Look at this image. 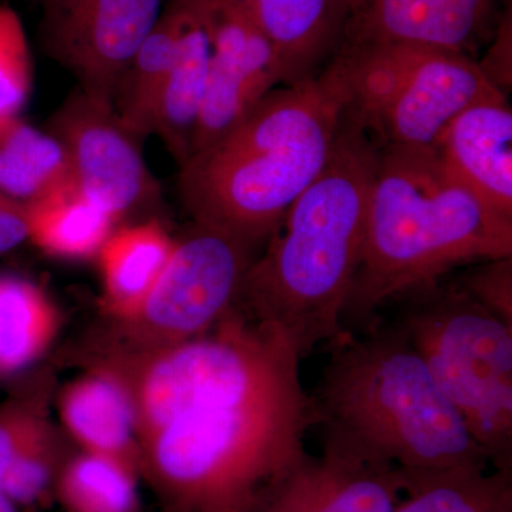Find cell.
<instances>
[{
  "instance_id": "f546056e",
  "label": "cell",
  "mask_w": 512,
  "mask_h": 512,
  "mask_svg": "<svg viewBox=\"0 0 512 512\" xmlns=\"http://www.w3.org/2000/svg\"><path fill=\"white\" fill-rule=\"evenodd\" d=\"M20 508L18 505L13 503L12 500L0 490V512H19Z\"/></svg>"
},
{
  "instance_id": "4fadbf2b",
  "label": "cell",
  "mask_w": 512,
  "mask_h": 512,
  "mask_svg": "<svg viewBox=\"0 0 512 512\" xmlns=\"http://www.w3.org/2000/svg\"><path fill=\"white\" fill-rule=\"evenodd\" d=\"M500 0H350L342 45L417 43L476 55L493 37Z\"/></svg>"
},
{
  "instance_id": "8992f818",
  "label": "cell",
  "mask_w": 512,
  "mask_h": 512,
  "mask_svg": "<svg viewBox=\"0 0 512 512\" xmlns=\"http://www.w3.org/2000/svg\"><path fill=\"white\" fill-rule=\"evenodd\" d=\"M325 70L343 111L379 148L436 147L461 111L507 96L476 57L417 43L343 45Z\"/></svg>"
},
{
  "instance_id": "9a60e30c",
  "label": "cell",
  "mask_w": 512,
  "mask_h": 512,
  "mask_svg": "<svg viewBox=\"0 0 512 512\" xmlns=\"http://www.w3.org/2000/svg\"><path fill=\"white\" fill-rule=\"evenodd\" d=\"M268 37L284 86L316 79L338 53L350 0H242Z\"/></svg>"
},
{
  "instance_id": "e0dca14e",
  "label": "cell",
  "mask_w": 512,
  "mask_h": 512,
  "mask_svg": "<svg viewBox=\"0 0 512 512\" xmlns=\"http://www.w3.org/2000/svg\"><path fill=\"white\" fill-rule=\"evenodd\" d=\"M184 3L183 29L154 123V136L163 141L178 165L190 157L211 59L210 0H184Z\"/></svg>"
},
{
  "instance_id": "6da1fadb",
  "label": "cell",
  "mask_w": 512,
  "mask_h": 512,
  "mask_svg": "<svg viewBox=\"0 0 512 512\" xmlns=\"http://www.w3.org/2000/svg\"><path fill=\"white\" fill-rule=\"evenodd\" d=\"M302 357L237 306L205 335L113 348L110 370L133 410L141 477L170 512H252L306 451L315 424Z\"/></svg>"
},
{
  "instance_id": "9c48e42d",
  "label": "cell",
  "mask_w": 512,
  "mask_h": 512,
  "mask_svg": "<svg viewBox=\"0 0 512 512\" xmlns=\"http://www.w3.org/2000/svg\"><path fill=\"white\" fill-rule=\"evenodd\" d=\"M167 0H46L40 39L77 87L113 104L121 76Z\"/></svg>"
},
{
  "instance_id": "ba28073f",
  "label": "cell",
  "mask_w": 512,
  "mask_h": 512,
  "mask_svg": "<svg viewBox=\"0 0 512 512\" xmlns=\"http://www.w3.org/2000/svg\"><path fill=\"white\" fill-rule=\"evenodd\" d=\"M258 245L227 229L192 221L156 285L117 323L121 349L187 342L210 332L237 306Z\"/></svg>"
},
{
  "instance_id": "603a6c76",
  "label": "cell",
  "mask_w": 512,
  "mask_h": 512,
  "mask_svg": "<svg viewBox=\"0 0 512 512\" xmlns=\"http://www.w3.org/2000/svg\"><path fill=\"white\" fill-rule=\"evenodd\" d=\"M404 478L394 512H512V470H466Z\"/></svg>"
},
{
  "instance_id": "30bf717a",
  "label": "cell",
  "mask_w": 512,
  "mask_h": 512,
  "mask_svg": "<svg viewBox=\"0 0 512 512\" xmlns=\"http://www.w3.org/2000/svg\"><path fill=\"white\" fill-rule=\"evenodd\" d=\"M47 131L63 144L77 190L117 221L160 198L141 141L121 124L109 101L76 87L50 117Z\"/></svg>"
},
{
  "instance_id": "d6986e66",
  "label": "cell",
  "mask_w": 512,
  "mask_h": 512,
  "mask_svg": "<svg viewBox=\"0 0 512 512\" xmlns=\"http://www.w3.org/2000/svg\"><path fill=\"white\" fill-rule=\"evenodd\" d=\"M174 241L154 220L111 232L97 255L103 279V309L109 318L120 319L143 301L163 274Z\"/></svg>"
},
{
  "instance_id": "ac0fdd59",
  "label": "cell",
  "mask_w": 512,
  "mask_h": 512,
  "mask_svg": "<svg viewBox=\"0 0 512 512\" xmlns=\"http://www.w3.org/2000/svg\"><path fill=\"white\" fill-rule=\"evenodd\" d=\"M59 413L83 451L120 461L141 477L133 410L123 384L110 370L94 365L64 387Z\"/></svg>"
},
{
  "instance_id": "2e32d148",
  "label": "cell",
  "mask_w": 512,
  "mask_h": 512,
  "mask_svg": "<svg viewBox=\"0 0 512 512\" xmlns=\"http://www.w3.org/2000/svg\"><path fill=\"white\" fill-rule=\"evenodd\" d=\"M39 399L13 397L0 406V490L20 508L45 503L64 461Z\"/></svg>"
},
{
  "instance_id": "83f0119b",
  "label": "cell",
  "mask_w": 512,
  "mask_h": 512,
  "mask_svg": "<svg viewBox=\"0 0 512 512\" xmlns=\"http://www.w3.org/2000/svg\"><path fill=\"white\" fill-rule=\"evenodd\" d=\"M493 43L484 60L478 62L485 76L498 89L507 93L511 89L512 18L511 5L498 15L493 33Z\"/></svg>"
},
{
  "instance_id": "4316f807",
  "label": "cell",
  "mask_w": 512,
  "mask_h": 512,
  "mask_svg": "<svg viewBox=\"0 0 512 512\" xmlns=\"http://www.w3.org/2000/svg\"><path fill=\"white\" fill-rule=\"evenodd\" d=\"M456 285L512 326V256L480 262Z\"/></svg>"
},
{
  "instance_id": "7c38bea8",
  "label": "cell",
  "mask_w": 512,
  "mask_h": 512,
  "mask_svg": "<svg viewBox=\"0 0 512 512\" xmlns=\"http://www.w3.org/2000/svg\"><path fill=\"white\" fill-rule=\"evenodd\" d=\"M404 495L402 471L326 439L269 485L252 512H394Z\"/></svg>"
},
{
  "instance_id": "d4e9b609",
  "label": "cell",
  "mask_w": 512,
  "mask_h": 512,
  "mask_svg": "<svg viewBox=\"0 0 512 512\" xmlns=\"http://www.w3.org/2000/svg\"><path fill=\"white\" fill-rule=\"evenodd\" d=\"M138 478L120 461L82 451L64 461L53 494L66 512H140Z\"/></svg>"
},
{
  "instance_id": "52a82bcc",
  "label": "cell",
  "mask_w": 512,
  "mask_h": 512,
  "mask_svg": "<svg viewBox=\"0 0 512 512\" xmlns=\"http://www.w3.org/2000/svg\"><path fill=\"white\" fill-rule=\"evenodd\" d=\"M397 325L495 470H512V326L463 289L410 293Z\"/></svg>"
},
{
  "instance_id": "44dd1931",
  "label": "cell",
  "mask_w": 512,
  "mask_h": 512,
  "mask_svg": "<svg viewBox=\"0 0 512 512\" xmlns=\"http://www.w3.org/2000/svg\"><path fill=\"white\" fill-rule=\"evenodd\" d=\"M76 187L63 144L47 130L16 120L0 131V192L30 205Z\"/></svg>"
},
{
  "instance_id": "ffe728a7",
  "label": "cell",
  "mask_w": 512,
  "mask_h": 512,
  "mask_svg": "<svg viewBox=\"0 0 512 512\" xmlns=\"http://www.w3.org/2000/svg\"><path fill=\"white\" fill-rule=\"evenodd\" d=\"M184 15V0L165 2L160 19L128 64L114 93V113L141 143L154 136L158 101L174 62Z\"/></svg>"
},
{
  "instance_id": "5b68a950",
  "label": "cell",
  "mask_w": 512,
  "mask_h": 512,
  "mask_svg": "<svg viewBox=\"0 0 512 512\" xmlns=\"http://www.w3.org/2000/svg\"><path fill=\"white\" fill-rule=\"evenodd\" d=\"M342 113L326 70L272 90L227 136L180 165L178 191L192 221L265 247L328 163Z\"/></svg>"
},
{
  "instance_id": "7a4b0ae2",
  "label": "cell",
  "mask_w": 512,
  "mask_h": 512,
  "mask_svg": "<svg viewBox=\"0 0 512 512\" xmlns=\"http://www.w3.org/2000/svg\"><path fill=\"white\" fill-rule=\"evenodd\" d=\"M380 148L343 111L328 163L249 266L237 308L302 359L343 333Z\"/></svg>"
},
{
  "instance_id": "cb8c5ba5",
  "label": "cell",
  "mask_w": 512,
  "mask_h": 512,
  "mask_svg": "<svg viewBox=\"0 0 512 512\" xmlns=\"http://www.w3.org/2000/svg\"><path fill=\"white\" fill-rule=\"evenodd\" d=\"M59 312L39 286L0 276V375L36 362L59 330Z\"/></svg>"
},
{
  "instance_id": "277c9868",
  "label": "cell",
  "mask_w": 512,
  "mask_h": 512,
  "mask_svg": "<svg viewBox=\"0 0 512 512\" xmlns=\"http://www.w3.org/2000/svg\"><path fill=\"white\" fill-rule=\"evenodd\" d=\"M311 399L326 439L406 476L491 466L397 323L335 340Z\"/></svg>"
},
{
  "instance_id": "3957f363",
  "label": "cell",
  "mask_w": 512,
  "mask_h": 512,
  "mask_svg": "<svg viewBox=\"0 0 512 512\" xmlns=\"http://www.w3.org/2000/svg\"><path fill=\"white\" fill-rule=\"evenodd\" d=\"M510 256L511 218L485 205L437 147L380 148L343 326H370L384 303L440 284L461 266Z\"/></svg>"
},
{
  "instance_id": "4dcf8cb0",
  "label": "cell",
  "mask_w": 512,
  "mask_h": 512,
  "mask_svg": "<svg viewBox=\"0 0 512 512\" xmlns=\"http://www.w3.org/2000/svg\"><path fill=\"white\" fill-rule=\"evenodd\" d=\"M39 2H40V3H45V2H46V0H39Z\"/></svg>"
},
{
  "instance_id": "f1b7e54d",
  "label": "cell",
  "mask_w": 512,
  "mask_h": 512,
  "mask_svg": "<svg viewBox=\"0 0 512 512\" xmlns=\"http://www.w3.org/2000/svg\"><path fill=\"white\" fill-rule=\"evenodd\" d=\"M26 207L0 192V256L28 241Z\"/></svg>"
},
{
  "instance_id": "8fae6325",
  "label": "cell",
  "mask_w": 512,
  "mask_h": 512,
  "mask_svg": "<svg viewBox=\"0 0 512 512\" xmlns=\"http://www.w3.org/2000/svg\"><path fill=\"white\" fill-rule=\"evenodd\" d=\"M210 22V70L190 157L218 143L284 86L274 47L242 0H210Z\"/></svg>"
},
{
  "instance_id": "484cf974",
  "label": "cell",
  "mask_w": 512,
  "mask_h": 512,
  "mask_svg": "<svg viewBox=\"0 0 512 512\" xmlns=\"http://www.w3.org/2000/svg\"><path fill=\"white\" fill-rule=\"evenodd\" d=\"M33 86L28 35L15 9L0 5V131L20 119Z\"/></svg>"
},
{
  "instance_id": "5bb4252c",
  "label": "cell",
  "mask_w": 512,
  "mask_h": 512,
  "mask_svg": "<svg viewBox=\"0 0 512 512\" xmlns=\"http://www.w3.org/2000/svg\"><path fill=\"white\" fill-rule=\"evenodd\" d=\"M436 147L447 167L485 205L512 220V110L507 96L461 111Z\"/></svg>"
},
{
  "instance_id": "7402d4cb",
  "label": "cell",
  "mask_w": 512,
  "mask_h": 512,
  "mask_svg": "<svg viewBox=\"0 0 512 512\" xmlns=\"http://www.w3.org/2000/svg\"><path fill=\"white\" fill-rule=\"evenodd\" d=\"M28 241L63 259L97 258L117 220L77 188L26 205Z\"/></svg>"
}]
</instances>
